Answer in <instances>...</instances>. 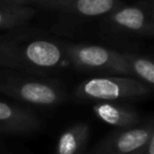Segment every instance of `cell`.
<instances>
[{
	"mask_svg": "<svg viewBox=\"0 0 154 154\" xmlns=\"http://www.w3.org/2000/svg\"><path fill=\"white\" fill-rule=\"evenodd\" d=\"M63 45L66 59L76 68L132 77L124 53L100 45Z\"/></svg>",
	"mask_w": 154,
	"mask_h": 154,
	"instance_id": "4",
	"label": "cell"
},
{
	"mask_svg": "<svg viewBox=\"0 0 154 154\" xmlns=\"http://www.w3.org/2000/svg\"><path fill=\"white\" fill-rule=\"evenodd\" d=\"M90 136V127L86 122H77L60 134L56 154H84Z\"/></svg>",
	"mask_w": 154,
	"mask_h": 154,
	"instance_id": "10",
	"label": "cell"
},
{
	"mask_svg": "<svg viewBox=\"0 0 154 154\" xmlns=\"http://www.w3.org/2000/svg\"><path fill=\"white\" fill-rule=\"evenodd\" d=\"M154 135L152 120L129 129H119L97 143L91 154H136Z\"/></svg>",
	"mask_w": 154,
	"mask_h": 154,
	"instance_id": "5",
	"label": "cell"
},
{
	"mask_svg": "<svg viewBox=\"0 0 154 154\" xmlns=\"http://www.w3.org/2000/svg\"><path fill=\"white\" fill-rule=\"evenodd\" d=\"M136 154H154V135L150 137L147 143Z\"/></svg>",
	"mask_w": 154,
	"mask_h": 154,
	"instance_id": "14",
	"label": "cell"
},
{
	"mask_svg": "<svg viewBox=\"0 0 154 154\" xmlns=\"http://www.w3.org/2000/svg\"><path fill=\"white\" fill-rule=\"evenodd\" d=\"M1 2H3V3H11V5H15V3H13L11 1V0H0Z\"/></svg>",
	"mask_w": 154,
	"mask_h": 154,
	"instance_id": "16",
	"label": "cell"
},
{
	"mask_svg": "<svg viewBox=\"0 0 154 154\" xmlns=\"http://www.w3.org/2000/svg\"><path fill=\"white\" fill-rule=\"evenodd\" d=\"M0 93L39 107H53L66 101V91L58 84L12 72L0 73Z\"/></svg>",
	"mask_w": 154,
	"mask_h": 154,
	"instance_id": "3",
	"label": "cell"
},
{
	"mask_svg": "<svg viewBox=\"0 0 154 154\" xmlns=\"http://www.w3.org/2000/svg\"><path fill=\"white\" fill-rule=\"evenodd\" d=\"M152 88L129 76H99L84 80L77 87V98L85 101L115 103L146 97Z\"/></svg>",
	"mask_w": 154,
	"mask_h": 154,
	"instance_id": "2",
	"label": "cell"
},
{
	"mask_svg": "<svg viewBox=\"0 0 154 154\" xmlns=\"http://www.w3.org/2000/svg\"><path fill=\"white\" fill-rule=\"evenodd\" d=\"M40 125L32 111L0 100V132L29 134L38 130Z\"/></svg>",
	"mask_w": 154,
	"mask_h": 154,
	"instance_id": "7",
	"label": "cell"
},
{
	"mask_svg": "<svg viewBox=\"0 0 154 154\" xmlns=\"http://www.w3.org/2000/svg\"><path fill=\"white\" fill-rule=\"evenodd\" d=\"M12 2L15 3V5H26V0H11Z\"/></svg>",
	"mask_w": 154,
	"mask_h": 154,
	"instance_id": "15",
	"label": "cell"
},
{
	"mask_svg": "<svg viewBox=\"0 0 154 154\" xmlns=\"http://www.w3.org/2000/svg\"><path fill=\"white\" fill-rule=\"evenodd\" d=\"M69 0H26V5H29L30 3H37V5H40L45 8L59 10Z\"/></svg>",
	"mask_w": 154,
	"mask_h": 154,
	"instance_id": "13",
	"label": "cell"
},
{
	"mask_svg": "<svg viewBox=\"0 0 154 154\" xmlns=\"http://www.w3.org/2000/svg\"><path fill=\"white\" fill-rule=\"evenodd\" d=\"M106 21L112 29L127 34L140 36L153 34V13L151 7L146 5H122L107 15Z\"/></svg>",
	"mask_w": 154,
	"mask_h": 154,
	"instance_id": "6",
	"label": "cell"
},
{
	"mask_svg": "<svg viewBox=\"0 0 154 154\" xmlns=\"http://www.w3.org/2000/svg\"><path fill=\"white\" fill-rule=\"evenodd\" d=\"M66 60L64 45L45 38L0 41V66L17 70L47 72Z\"/></svg>",
	"mask_w": 154,
	"mask_h": 154,
	"instance_id": "1",
	"label": "cell"
},
{
	"mask_svg": "<svg viewBox=\"0 0 154 154\" xmlns=\"http://www.w3.org/2000/svg\"><path fill=\"white\" fill-rule=\"evenodd\" d=\"M35 14L30 5L0 3V30L13 29L26 23Z\"/></svg>",
	"mask_w": 154,
	"mask_h": 154,
	"instance_id": "11",
	"label": "cell"
},
{
	"mask_svg": "<svg viewBox=\"0 0 154 154\" xmlns=\"http://www.w3.org/2000/svg\"><path fill=\"white\" fill-rule=\"evenodd\" d=\"M124 3L120 0H69L59 10L79 17L107 16Z\"/></svg>",
	"mask_w": 154,
	"mask_h": 154,
	"instance_id": "9",
	"label": "cell"
},
{
	"mask_svg": "<svg viewBox=\"0 0 154 154\" xmlns=\"http://www.w3.org/2000/svg\"><path fill=\"white\" fill-rule=\"evenodd\" d=\"M133 78L140 80L147 86L153 88L154 85V63L150 58L136 54L124 53Z\"/></svg>",
	"mask_w": 154,
	"mask_h": 154,
	"instance_id": "12",
	"label": "cell"
},
{
	"mask_svg": "<svg viewBox=\"0 0 154 154\" xmlns=\"http://www.w3.org/2000/svg\"><path fill=\"white\" fill-rule=\"evenodd\" d=\"M93 112L101 122L118 129L133 128L141 122V116L136 110L116 103H96Z\"/></svg>",
	"mask_w": 154,
	"mask_h": 154,
	"instance_id": "8",
	"label": "cell"
}]
</instances>
